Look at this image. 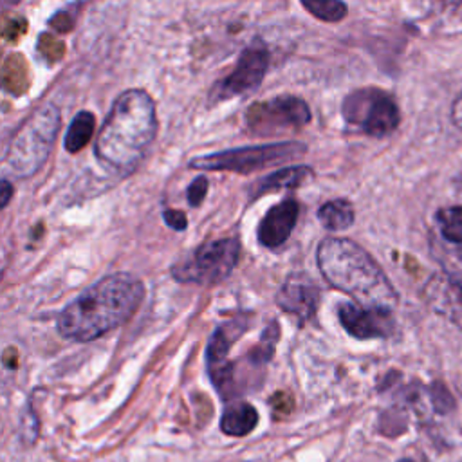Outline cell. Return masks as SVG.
Listing matches in <instances>:
<instances>
[{"mask_svg": "<svg viewBox=\"0 0 462 462\" xmlns=\"http://www.w3.org/2000/svg\"><path fill=\"white\" fill-rule=\"evenodd\" d=\"M310 121L309 105L296 96H276L254 103L245 112V125L251 134L273 135L294 132Z\"/></svg>", "mask_w": 462, "mask_h": 462, "instance_id": "8", "label": "cell"}, {"mask_svg": "<svg viewBox=\"0 0 462 462\" xmlns=\"http://www.w3.org/2000/svg\"><path fill=\"white\" fill-rule=\"evenodd\" d=\"M301 5L323 22H339L346 14V4L339 0H303Z\"/></svg>", "mask_w": 462, "mask_h": 462, "instance_id": "20", "label": "cell"}, {"mask_svg": "<svg viewBox=\"0 0 462 462\" xmlns=\"http://www.w3.org/2000/svg\"><path fill=\"white\" fill-rule=\"evenodd\" d=\"M312 177H314L312 168L305 166V164H296V166L282 168V170H278L274 173L265 175L263 179H260L254 184L253 193H251V200H254L260 195H265V193H271V191H278V189H283V188L294 189V188L305 184L307 180H310Z\"/></svg>", "mask_w": 462, "mask_h": 462, "instance_id": "15", "label": "cell"}, {"mask_svg": "<svg viewBox=\"0 0 462 462\" xmlns=\"http://www.w3.org/2000/svg\"><path fill=\"white\" fill-rule=\"evenodd\" d=\"M162 218H164L166 226L175 229V231H184L186 226H188L186 215L182 211H179V209H164L162 211Z\"/></svg>", "mask_w": 462, "mask_h": 462, "instance_id": "22", "label": "cell"}, {"mask_svg": "<svg viewBox=\"0 0 462 462\" xmlns=\"http://www.w3.org/2000/svg\"><path fill=\"white\" fill-rule=\"evenodd\" d=\"M157 135L152 96L143 88L119 94L96 137L94 153L101 164L119 175H130L144 159Z\"/></svg>", "mask_w": 462, "mask_h": 462, "instance_id": "2", "label": "cell"}, {"mask_svg": "<svg viewBox=\"0 0 462 462\" xmlns=\"http://www.w3.org/2000/svg\"><path fill=\"white\" fill-rule=\"evenodd\" d=\"M354 206L346 199H334L318 209V218L328 231H343L354 224Z\"/></svg>", "mask_w": 462, "mask_h": 462, "instance_id": "17", "label": "cell"}, {"mask_svg": "<svg viewBox=\"0 0 462 462\" xmlns=\"http://www.w3.org/2000/svg\"><path fill=\"white\" fill-rule=\"evenodd\" d=\"M435 220L444 240L451 244H462V206H449L439 209Z\"/></svg>", "mask_w": 462, "mask_h": 462, "instance_id": "19", "label": "cell"}, {"mask_svg": "<svg viewBox=\"0 0 462 462\" xmlns=\"http://www.w3.org/2000/svg\"><path fill=\"white\" fill-rule=\"evenodd\" d=\"M316 262L323 278L346 292L357 305L393 310L397 292L381 265L354 240L327 236L319 242Z\"/></svg>", "mask_w": 462, "mask_h": 462, "instance_id": "3", "label": "cell"}, {"mask_svg": "<svg viewBox=\"0 0 462 462\" xmlns=\"http://www.w3.org/2000/svg\"><path fill=\"white\" fill-rule=\"evenodd\" d=\"M144 298V285L130 273H114L76 296L60 314L63 337L87 343L126 323Z\"/></svg>", "mask_w": 462, "mask_h": 462, "instance_id": "1", "label": "cell"}, {"mask_svg": "<svg viewBox=\"0 0 462 462\" xmlns=\"http://www.w3.org/2000/svg\"><path fill=\"white\" fill-rule=\"evenodd\" d=\"M307 146L296 141L258 144V146H242L231 148L189 161V168L200 171H235V173H251L263 170L274 164H282L289 159H300L305 155Z\"/></svg>", "mask_w": 462, "mask_h": 462, "instance_id": "5", "label": "cell"}, {"mask_svg": "<svg viewBox=\"0 0 462 462\" xmlns=\"http://www.w3.org/2000/svg\"><path fill=\"white\" fill-rule=\"evenodd\" d=\"M240 258V242L236 236L218 238L199 245L186 260L171 267V276L180 283L215 285L224 282Z\"/></svg>", "mask_w": 462, "mask_h": 462, "instance_id": "6", "label": "cell"}, {"mask_svg": "<svg viewBox=\"0 0 462 462\" xmlns=\"http://www.w3.org/2000/svg\"><path fill=\"white\" fill-rule=\"evenodd\" d=\"M258 424V411L253 404L238 401L227 406L220 417V430L231 437H244Z\"/></svg>", "mask_w": 462, "mask_h": 462, "instance_id": "16", "label": "cell"}, {"mask_svg": "<svg viewBox=\"0 0 462 462\" xmlns=\"http://www.w3.org/2000/svg\"><path fill=\"white\" fill-rule=\"evenodd\" d=\"M399 462H413V460H410V458H402V460H399Z\"/></svg>", "mask_w": 462, "mask_h": 462, "instance_id": "25", "label": "cell"}, {"mask_svg": "<svg viewBox=\"0 0 462 462\" xmlns=\"http://www.w3.org/2000/svg\"><path fill=\"white\" fill-rule=\"evenodd\" d=\"M431 307L448 316L462 330V283L453 280H433L428 287Z\"/></svg>", "mask_w": 462, "mask_h": 462, "instance_id": "14", "label": "cell"}, {"mask_svg": "<svg viewBox=\"0 0 462 462\" xmlns=\"http://www.w3.org/2000/svg\"><path fill=\"white\" fill-rule=\"evenodd\" d=\"M269 67V51L262 42H253L247 45L235 65V69L222 79H218L211 92L209 101L220 103L229 97L244 96L253 92L263 79Z\"/></svg>", "mask_w": 462, "mask_h": 462, "instance_id": "9", "label": "cell"}, {"mask_svg": "<svg viewBox=\"0 0 462 462\" xmlns=\"http://www.w3.org/2000/svg\"><path fill=\"white\" fill-rule=\"evenodd\" d=\"M451 121L457 128L462 130V90L460 94L455 97L453 105H451Z\"/></svg>", "mask_w": 462, "mask_h": 462, "instance_id": "23", "label": "cell"}, {"mask_svg": "<svg viewBox=\"0 0 462 462\" xmlns=\"http://www.w3.org/2000/svg\"><path fill=\"white\" fill-rule=\"evenodd\" d=\"M251 325V318L247 316H236L224 323H220L215 332L211 334L206 348V365L208 372L213 374L218 368H222L227 363V354L231 345L247 330Z\"/></svg>", "mask_w": 462, "mask_h": 462, "instance_id": "13", "label": "cell"}, {"mask_svg": "<svg viewBox=\"0 0 462 462\" xmlns=\"http://www.w3.org/2000/svg\"><path fill=\"white\" fill-rule=\"evenodd\" d=\"M343 117L350 126L370 137L390 135L401 121L399 106L395 99L375 87L357 88L350 92L341 106Z\"/></svg>", "mask_w": 462, "mask_h": 462, "instance_id": "7", "label": "cell"}, {"mask_svg": "<svg viewBox=\"0 0 462 462\" xmlns=\"http://www.w3.org/2000/svg\"><path fill=\"white\" fill-rule=\"evenodd\" d=\"M0 186H2V188H0V191H2V195H0V206L5 208L7 202H9V199H11V195H13V186H11V182H9L7 179H2V184H0Z\"/></svg>", "mask_w": 462, "mask_h": 462, "instance_id": "24", "label": "cell"}, {"mask_svg": "<svg viewBox=\"0 0 462 462\" xmlns=\"http://www.w3.org/2000/svg\"><path fill=\"white\" fill-rule=\"evenodd\" d=\"M341 327L357 339H374L392 336L395 323L392 310L368 309L357 303H341L337 307Z\"/></svg>", "mask_w": 462, "mask_h": 462, "instance_id": "11", "label": "cell"}, {"mask_svg": "<svg viewBox=\"0 0 462 462\" xmlns=\"http://www.w3.org/2000/svg\"><path fill=\"white\" fill-rule=\"evenodd\" d=\"M300 215V204L289 197L273 206L258 226V242L267 249L280 247L292 233Z\"/></svg>", "mask_w": 462, "mask_h": 462, "instance_id": "12", "label": "cell"}, {"mask_svg": "<svg viewBox=\"0 0 462 462\" xmlns=\"http://www.w3.org/2000/svg\"><path fill=\"white\" fill-rule=\"evenodd\" d=\"M60 130V110L43 103L16 128L4 155V171L14 179L32 177L47 161Z\"/></svg>", "mask_w": 462, "mask_h": 462, "instance_id": "4", "label": "cell"}, {"mask_svg": "<svg viewBox=\"0 0 462 462\" xmlns=\"http://www.w3.org/2000/svg\"><path fill=\"white\" fill-rule=\"evenodd\" d=\"M274 300L282 310L292 314L300 325H303L312 319L318 310L319 287L305 273H292L285 278Z\"/></svg>", "mask_w": 462, "mask_h": 462, "instance_id": "10", "label": "cell"}, {"mask_svg": "<svg viewBox=\"0 0 462 462\" xmlns=\"http://www.w3.org/2000/svg\"><path fill=\"white\" fill-rule=\"evenodd\" d=\"M94 128H96L94 114L88 110L78 112L65 134V141H63L65 150L70 153H78L79 150H83L88 144V141L94 134Z\"/></svg>", "mask_w": 462, "mask_h": 462, "instance_id": "18", "label": "cell"}, {"mask_svg": "<svg viewBox=\"0 0 462 462\" xmlns=\"http://www.w3.org/2000/svg\"><path fill=\"white\" fill-rule=\"evenodd\" d=\"M208 177L206 175H197L191 182H189V186H188V189H186V197H188V202H189V206L191 208H199L200 206V202L204 200V197H206V193H208Z\"/></svg>", "mask_w": 462, "mask_h": 462, "instance_id": "21", "label": "cell"}]
</instances>
